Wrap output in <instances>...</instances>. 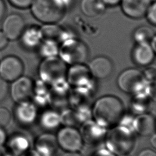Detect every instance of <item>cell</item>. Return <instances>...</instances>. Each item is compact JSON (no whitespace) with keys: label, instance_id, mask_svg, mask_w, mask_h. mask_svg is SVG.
Instances as JSON below:
<instances>
[{"label":"cell","instance_id":"cell-28","mask_svg":"<svg viewBox=\"0 0 156 156\" xmlns=\"http://www.w3.org/2000/svg\"><path fill=\"white\" fill-rule=\"evenodd\" d=\"M6 10L5 4L3 0H0V22L2 20Z\"/></svg>","mask_w":156,"mask_h":156},{"label":"cell","instance_id":"cell-31","mask_svg":"<svg viewBox=\"0 0 156 156\" xmlns=\"http://www.w3.org/2000/svg\"><path fill=\"white\" fill-rule=\"evenodd\" d=\"M0 156H10L7 151L2 146H0Z\"/></svg>","mask_w":156,"mask_h":156},{"label":"cell","instance_id":"cell-16","mask_svg":"<svg viewBox=\"0 0 156 156\" xmlns=\"http://www.w3.org/2000/svg\"><path fill=\"white\" fill-rule=\"evenodd\" d=\"M80 7L82 12L88 17L98 16L105 10V5L101 0H81Z\"/></svg>","mask_w":156,"mask_h":156},{"label":"cell","instance_id":"cell-4","mask_svg":"<svg viewBox=\"0 0 156 156\" xmlns=\"http://www.w3.org/2000/svg\"><path fill=\"white\" fill-rule=\"evenodd\" d=\"M66 63L58 55L44 58L39 66V75L43 82L54 83L66 79Z\"/></svg>","mask_w":156,"mask_h":156},{"label":"cell","instance_id":"cell-18","mask_svg":"<svg viewBox=\"0 0 156 156\" xmlns=\"http://www.w3.org/2000/svg\"><path fill=\"white\" fill-rule=\"evenodd\" d=\"M154 119L152 116L147 115H140L135 121L136 131L142 135H147L154 130Z\"/></svg>","mask_w":156,"mask_h":156},{"label":"cell","instance_id":"cell-23","mask_svg":"<svg viewBox=\"0 0 156 156\" xmlns=\"http://www.w3.org/2000/svg\"><path fill=\"white\" fill-rule=\"evenodd\" d=\"M147 20L152 24H156V4L152 2L149 5L145 13Z\"/></svg>","mask_w":156,"mask_h":156},{"label":"cell","instance_id":"cell-14","mask_svg":"<svg viewBox=\"0 0 156 156\" xmlns=\"http://www.w3.org/2000/svg\"><path fill=\"white\" fill-rule=\"evenodd\" d=\"M133 59L140 66H147L154 60L155 51L149 43H137L132 52Z\"/></svg>","mask_w":156,"mask_h":156},{"label":"cell","instance_id":"cell-32","mask_svg":"<svg viewBox=\"0 0 156 156\" xmlns=\"http://www.w3.org/2000/svg\"><path fill=\"white\" fill-rule=\"evenodd\" d=\"M62 156H82L77 152H67Z\"/></svg>","mask_w":156,"mask_h":156},{"label":"cell","instance_id":"cell-1","mask_svg":"<svg viewBox=\"0 0 156 156\" xmlns=\"http://www.w3.org/2000/svg\"><path fill=\"white\" fill-rule=\"evenodd\" d=\"M123 105L114 96H104L96 101L93 107V116L102 126H113L121 118Z\"/></svg>","mask_w":156,"mask_h":156},{"label":"cell","instance_id":"cell-11","mask_svg":"<svg viewBox=\"0 0 156 156\" xmlns=\"http://www.w3.org/2000/svg\"><path fill=\"white\" fill-rule=\"evenodd\" d=\"M121 9L124 13L134 19L143 16L152 0H121Z\"/></svg>","mask_w":156,"mask_h":156},{"label":"cell","instance_id":"cell-5","mask_svg":"<svg viewBox=\"0 0 156 156\" xmlns=\"http://www.w3.org/2000/svg\"><path fill=\"white\" fill-rule=\"evenodd\" d=\"M145 77L143 73L136 68L124 70L118 76L117 83L119 88L126 93H134L144 85Z\"/></svg>","mask_w":156,"mask_h":156},{"label":"cell","instance_id":"cell-21","mask_svg":"<svg viewBox=\"0 0 156 156\" xmlns=\"http://www.w3.org/2000/svg\"><path fill=\"white\" fill-rule=\"evenodd\" d=\"M10 149L15 152L20 154L23 152L27 147V141L21 136L13 138L10 143Z\"/></svg>","mask_w":156,"mask_h":156},{"label":"cell","instance_id":"cell-3","mask_svg":"<svg viewBox=\"0 0 156 156\" xmlns=\"http://www.w3.org/2000/svg\"><path fill=\"white\" fill-rule=\"evenodd\" d=\"M58 55L66 64H82L87 59L88 49L82 41L71 37L62 42Z\"/></svg>","mask_w":156,"mask_h":156},{"label":"cell","instance_id":"cell-30","mask_svg":"<svg viewBox=\"0 0 156 156\" xmlns=\"http://www.w3.org/2000/svg\"><path fill=\"white\" fill-rule=\"evenodd\" d=\"M105 5H115L119 4L121 0H101Z\"/></svg>","mask_w":156,"mask_h":156},{"label":"cell","instance_id":"cell-6","mask_svg":"<svg viewBox=\"0 0 156 156\" xmlns=\"http://www.w3.org/2000/svg\"><path fill=\"white\" fill-rule=\"evenodd\" d=\"M56 141L66 152H77L82 146L83 138L76 129L65 127L58 132Z\"/></svg>","mask_w":156,"mask_h":156},{"label":"cell","instance_id":"cell-17","mask_svg":"<svg viewBox=\"0 0 156 156\" xmlns=\"http://www.w3.org/2000/svg\"><path fill=\"white\" fill-rule=\"evenodd\" d=\"M16 115L21 122L29 123L35 119L36 111L34 107L27 101L19 103V105L16 108Z\"/></svg>","mask_w":156,"mask_h":156},{"label":"cell","instance_id":"cell-7","mask_svg":"<svg viewBox=\"0 0 156 156\" xmlns=\"http://www.w3.org/2000/svg\"><path fill=\"white\" fill-rule=\"evenodd\" d=\"M34 92V82L27 76H20L13 81L10 87L11 96L13 100L18 104L28 101Z\"/></svg>","mask_w":156,"mask_h":156},{"label":"cell","instance_id":"cell-10","mask_svg":"<svg viewBox=\"0 0 156 156\" xmlns=\"http://www.w3.org/2000/svg\"><path fill=\"white\" fill-rule=\"evenodd\" d=\"M68 82L76 86H86L90 82V76H92L88 66L82 64L73 65L67 69Z\"/></svg>","mask_w":156,"mask_h":156},{"label":"cell","instance_id":"cell-19","mask_svg":"<svg viewBox=\"0 0 156 156\" xmlns=\"http://www.w3.org/2000/svg\"><path fill=\"white\" fill-rule=\"evenodd\" d=\"M154 36V30L146 26L138 27L133 34V39L137 43H150Z\"/></svg>","mask_w":156,"mask_h":156},{"label":"cell","instance_id":"cell-26","mask_svg":"<svg viewBox=\"0 0 156 156\" xmlns=\"http://www.w3.org/2000/svg\"><path fill=\"white\" fill-rule=\"evenodd\" d=\"M8 38L2 31L0 30V50L4 49L8 44Z\"/></svg>","mask_w":156,"mask_h":156},{"label":"cell","instance_id":"cell-27","mask_svg":"<svg viewBox=\"0 0 156 156\" xmlns=\"http://www.w3.org/2000/svg\"><path fill=\"white\" fill-rule=\"evenodd\" d=\"M138 156H156V154L154 151L147 149L141 151Z\"/></svg>","mask_w":156,"mask_h":156},{"label":"cell","instance_id":"cell-12","mask_svg":"<svg viewBox=\"0 0 156 156\" xmlns=\"http://www.w3.org/2000/svg\"><path fill=\"white\" fill-rule=\"evenodd\" d=\"M92 76L99 79L108 77L113 71L111 60L105 56H98L92 59L88 66Z\"/></svg>","mask_w":156,"mask_h":156},{"label":"cell","instance_id":"cell-25","mask_svg":"<svg viewBox=\"0 0 156 156\" xmlns=\"http://www.w3.org/2000/svg\"><path fill=\"white\" fill-rule=\"evenodd\" d=\"M34 0H9L15 7L20 9H26L30 6Z\"/></svg>","mask_w":156,"mask_h":156},{"label":"cell","instance_id":"cell-15","mask_svg":"<svg viewBox=\"0 0 156 156\" xmlns=\"http://www.w3.org/2000/svg\"><path fill=\"white\" fill-rule=\"evenodd\" d=\"M20 37L23 45L29 49L38 46L42 41L40 28L35 26L25 28Z\"/></svg>","mask_w":156,"mask_h":156},{"label":"cell","instance_id":"cell-9","mask_svg":"<svg viewBox=\"0 0 156 156\" xmlns=\"http://www.w3.org/2000/svg\"><path fill=\"white\" fill-rule=\"evenodd\" d=\"M24 29V20L17 13L10 14L4 19L2 23V32L8 40L18 39L21 37Z\"/></svg>","mask_w":156,"mask_h":156},{"label":"cell","instance_id":"cell-29","mask_svg":"<svg viewBox=\"0 0 156 156\" xmlns=\"http://www.w3.org/2000/svg\"><path fill=\"white\" fill-rule=\"evenodd\" d=\"M3 129L0 128V146H2L6 140V134Z\"/></svg>","mask_w":156,"mask_h":156},{"label":"cell","instance_id":"cell-20","mask_svg":"<svg viewBox=\"0 0 156 156\" xmlns=\"http://www.w3.org/2000/svg\"><path fill=\"white\" fill-rule=\"evenodd\" d=\"M43 42L40 44V54L44 57L57 56L58 55L59 46L58 43L52 40H42Z\"/></svg>","mask_w":156,"mask_h":156},{"label":"cell","instance_id":"cell-13","mask_svg":"<svg viewBox=\"0 0 156 156\" xmlns=\"http://www.w3.org/2000/svg\"><path fill=\"white\" fill-rule=\"evenodd\" d=\"M42 40H52L57 42H62L64 40L74 37L71 33L65 30L55 23L45 24L40 28Z\"/></svg>","mask_w":156,"mask_h":156},{"label":"cell","instance_id":"cell-24","mask_svg":"<svg viewBox=\"0 0 156 156\" xmlns=\"http://www.w3.org/2000/svg\"><path fill=\"white\" fill-rule=\"evenodd\" d=\"M9 93V85L7 82L0 76V102L4 101Z\"/></svg>","mask_w":156,"mask_h":156},{"label":"cell","instance_id":"cell-33","mask_svg":"<svg viewBox=\"0 0 156 156\" xmlns=\"http://www.w3.org/2000/svg\"><path fill=\"white\" fill-rule=\"evenodd\" d=\"M36 155L37 154L35 152L30 151V152H27L25 153L24 154H23V156H37Z\"/></svg>","mask_w":156,"mask_h":156},{"label":"cell","instance_id":"cell-2","mask_svg":"<svg viewBox=\"0 0 156 156\" xmlns=\"http://www.w3.org/2000/svg\"><path fill=\"white\" fill-rule=\"evenodd\" d=\"M30 7L34 16L44 24L61 20L67 7L63 0H34Z\"/></svg>","mask_w":156,"mask_h":156},{"label":"cell","instance_id":"cell-8","mask_svg":"<svg viewBox=\"0 0 156 156\" xmlns=\"http://www.w3.org/2000/svg\"><path fill=\"white\" fill-rule=\"evenodd\" d=\"M24 65L17 57L9 55L0 62V76L7 82H13L22 76Z\"/></svg>","mask_w":156,"mask_h":156},{"label":"cell","instance_id":"cell-22","mask_svg":"<svg viewBox=\"0 0 156 156\" xmlns=\"http://www.w3.org/2000/svg\"><path fill=\"white\" fill-rule=\"evenodd\" d=\"M12 115L10 111L3 107H0V128L4 129L10 123Z\"/></svg>","mask_w":156,"mask_h":156}]
</instances>
